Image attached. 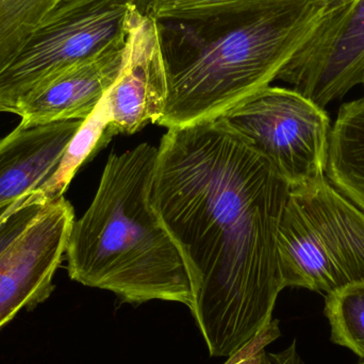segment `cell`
<instances>
[{"instance_id": "6da1fadb", "label": "cell", "mask_w": 364, "mask_h": 364, "mask_svg": "<svg viewBox=\"0 0 364 364\" xmlns=\"http://www.w3.org/2000/svg\"><path fill=\"white\" fill-rule=\"evenodd\" d=\"M291 186L222 117L162 136L151 203L186 263L190 311L211 357L273 321L286 288L278 230Z\"/></svg>"}, {"instance_id": "7a4b0ae2", "label": "cell", "mask_w": 364, "mask_h": 364, "mask_svg": "<svg viewBox=\"0 0 364 364\" xmlns=\"http://www.w3.org/2000/svg\"><path fill=\"white\" fill-rule=\"evenodd\" d=\"M341 0H286L190 21H159L168 98L158 125L223 117L267 89Z\"/></svg>"}, {"instance_id": "3957f363", "label": "cell", "mask_w": 364, "mask_h": 364, "mask_svg": "<svg viewBox=\"0 0 364 364\" xmlns=\"http://www.w3.org/2000/svg\"><path fill=\"white\" fill-rule=\"evenodd\" d=\"M158 147L111 154L93 201L75 220L66 248L70 279L123 303L193 306L186 263L151 203Z\"/></svg>"}, {"instance_id": "277c9868", "label": "cell", "mask_w": 364, "mask_h": 364, "mask_svg": "<svg viewBox=\"0 0 364 364\" xmlns=\"http://www.w3.org/2000/svg\"><path fill=\"white\" fill-rule=\"evenodd\" d=\"M277 243L286 288L328 295L364 282V211L326 176L291 188Z\"/></svg>"}, {"instance_id": "5b68a950", "label": "cell", "mask_w": 364, "mask_h": 364, "mask_svg": "<svg viewBox=\"0 0 364 364\" xmlns=\"http://www.w3.org/2000/svg\"><path fill=\"white\" fill-rule=\"evenodd\" d=\"M149 0H61L0 70V112L16 113L41 85L129 38Z\"/></svg>"}, {"instance_id": "8992f818", "label": "cell", "mask_w": 364, "mask_h": 364, "mask_svg": "<svg viewBox=\"0 0 364 364\" xmlns=\"http://www.w3.org/2000/svg\"><path fill=\"white\" fill-rule=\"evenodd\" d=\"M220 117L271 162L291 188L326 176L331 119L294 90L269 85Z\"/></svg>"}, {"instance_id": "52a82bcc", "label": "cell", "mask_w": 364, "mask_h": 364, "mask_svg": "<svg viewBox=\"0 0 364 364\" xmlns=\"http://www.w3.org/2000/svg\"><path fill=\"white\" fill-rule=\"evenodd\" d=\"M277 79L325 109L364 83V0H341Z\"/></svg>"}, {"instance_id": "ba28073f", "label": "cell", "mask_w": 364, "mask_h": 364, "mask_svg": "<svg viewBox=\"0 0 364 364\" xmlns=\"http://www.w3.org/2000/svg\"><path fill=\"white\" fill-rule=\"evenodd\" d=\"M75 222L64 196L49 201L31 226L0 254V328L21 310H32L55 290Z\"/></svg>"}, {"instance_id": "9c48e42d", "label": "cell", "mask_w": 364, "mask_h": 364, "mask_svg": "<svg viewBox=\"0 0 364 364\" xmlns=\"http://www.w3.org/2000/svg\"><path fill=\"white\" fill-rule=\"evenodd\" d=\"M109 111L107 140L136 134L157 124L168 98L166 62L159 21L144 13L128 40L125 63L106 95Z\"/></svg>"}, {"instance_id": "30bf717a", "label": "cell", "mask_w": 364, "mask_h": 364, "mask_svg": "<svg viewBox=\"0 0 364 364\" xmlns=\"http://www.w3.org/2000/svg\"><path fill=\"white\" fill-rule=\"evenodd\" d=\"M128 40L113 43L98 55L70 66L41 85L17 109L19 124L33 127L87 119L119 76Z\"/></svg>"}, {"instance_id": "8fae6325", "label": "cell", "mask_w": 364, "mask_h": 364, "mask_svg": "<svg viewBox=\"0 0 364 364\" xmlns=\"http://www.w3.org/2000/svg\"><path fill=\"white\" fill-rule=\"evenodd\" d=\"M82 122L19 124L0 140V209L38 190L53 175Z\"/></svg>"}, {"instance_id": "7c38bea8", "label": "cell", "mask_w": 364, "mask_h": 364, "mask_svg": "<svg viewBox=\"0 0 364 364\" xmlns=\"http://www.w3.org/2000/svg\"><path fill=\"white\" fill-rule=\"evenodd\" d=\"M326 177L364 211V96L339 109L331 128Z\"/></svg>"}, {"instance_id": "4fadbf2b", "label": "cell", "mask_w": 364, "mask_h": 364, "mask_svg": "<svg viewBox=\"0 0 364 364\" xmlns=\"http://www.w3.org/2000/svg\"><path fill=\"white\" fill-rule=\"evenodd\" d=\"M108 125V106L104 96L68 143L55 172L38 190L42 191L49 199L64 196L80 166L108 144L106 138Z\"/></svg>"}, {"instance_id": "5bb4252c", "label": "cell", "mask_w": 364, "mask_h": 364, "mask_svg": "<svg viewBox=\"0 0 364 364\" xmlns=\"http://www.w3.org/2000/svg\"><path fill=\"white\" fill-rule=\"evenodd\" d=\"M61 0H0V70L31 40Z\"/></svg>"}, {"instance_id": "9a60e30c", "label": "cell", "mask_w": 364, "mask_h": 364, "mask_svg": "<svg viewBox=\"0 0 364 364\" xmlns=\"http://www.w3.org/2000/svg\"><path fill=\"white\" fill-rule=\"evenodd\" d=\"M324 312L331 325V341L364 358V282L326 295Z\"/></svg>"}, {"instance_id": "2e32d148", "label": "cell", "mask_w": 364, "mask_h": 364, "mask_svg": "<svg viewBox=\"0 0 364 364\" xmlns=\"http://www.w3.org/2000/svg\"><path fill=\"white\" fill-rule=\"evenodd\" d=\"M286 0H149L147 13L158 21H190L264 8Z\"/></svg>"}, {"instance_id": "e0dca14e", "label": "cell", "mask_w": 364, "mask_h": 364, "mask_svg": "<svg viewBox=\"0 0 364 364\" xmlns=\"http://www.w3.org/2000/svg\"><path fill=\"white\" fill-rule=\"evenodd\" d=\"M280 336L279 321L273 318L269 326L265 327L250 343L229 356L224 364H261L267 346Z\"/></svg>"}, {"instance_id": "ac0fdd59", "label": "cell", "mask_w": 364, "mask_h": 364, "mask_svg": "<svg viewBox=\"0 0 364 364\" xmlns=\"http://www.w3.org/2000/svg\"><path fill=\"white\" fill-rule=\"evenodd\" d=\"M261 364H304L297 352L296 341L280 353H269L265 350Z\"/></svg>"}, {"instance_id": "d6986e66", "label": "cell", "mask_w": 364, "mask_h": 364, "mask_svg": "<svg viewBox=\"0 0 364 364\" xmlns=\"http://www.w3.org/2000/svg\"><path fill=\"white\" fill-rule=\"evenodd\" d=\"M16 203L17 201H15V203H11L10 205H6V207L1 208V209H0V222H1L2 218H4L6 214L10 213V212L12 211L13 208L16 205Z\"/></svg>"}, {"instance_id": "ffe728a7", "label": "cell", "mask_w": 364, "mask_h": 364, "mask_svg": "<svg viewBox=\"0 0 364 364\" xmlns=\"http://www.w3.org/2000/svg\"><path fill=\"white\" fill-rule=\"evenodd\" d=\"M359 364H364V363H359Z\"/></svg>"}, {"instance_id": "44dd1931", "label": "cell", "mask_w": 364, "mask_h": 364, "mask_svg": "<svg viewBox=\"0 0 364 364\" xmlns=\"http://www.w3.org/2000/svg\"><path fill=\"white\" fill-rule=\"evenodd\" d=\"M363 85H364V83H363Z\"/></svg>"}]
</instances>
